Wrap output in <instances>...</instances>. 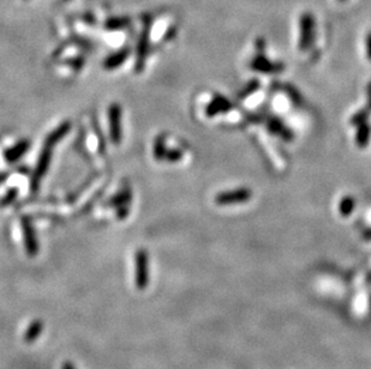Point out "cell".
I'll return each instance as SVG.
<instances>
[{"instance_id":"13","label":"cell","mask_w":371,"mask_h":369,"mask_svg":"<svg viewBox=\"0 0 371 369\" xmlns=\"http://www.w3.org/2000/svg\"><path fill=\"white\" fill-rule=\"evenodd\" d=\"M26 149H28V143L18 144L17 146L12 147L11 150H9L8 152H6V159L9 161H16L23 155V152H24Z\"/></svg>"},{"instance_id":"16","label":"cell","mask_w":371,"mask_h":369,"mask_svg":"<svg viewBox=\"0 0 371 369\" xmlns=\"http://www.w3.org/2000/svg\"><path fill=\"white\" fill-rule=\"evenodd\" d=\"M366 54L371 62V32L366 36Z\"/></svg>"},{"instance_id":"1","label":"cell","mask_w":371,"mask_h":369,"mask_svg":"<svg viewBox=\"0 0 371 369\" xmlns=\"http://www.w3.org/2000/svg\"><path fill=\"white\" fill-rule=\"evenodd\" d=\"M69 130H70V124L69 122L63 124V125H60L58 129H56V131L49 134L47 140L45 142V146H43V149L41 151V155H40L38 162V167H36L34 179H33V187H34V190L38 189L40 180L42 179V176L45 175L46 172H47L49 162H51L52 159L53 147H54V145L59 142V140L64 138L65 134L69 132Z\"/></svg>"},{"instance_id":"3","label":"cell","mask_w":371,"mask_h":369,"mask_svg":"<svg viewBox=\"0 0 371 369\" xmlns=\"http://www.w3.org/2000/svg\"><path fill=\"white\" fill-rule=\"evenodd\" d=\"M148 281V253L146 250H138L136 253V287L139 290L146 289Z\"/></svg>"},{"instance_id":"8","label":"cell","mask_w":371,"mask_h":369,"mask_svg":"<svg viewBox=\"0 0 371 369\" xmlns=\"http://www.w3.org/2000/svg\"><path fill=\"white\" fill-rule=\"evenodd\" d=\"M43 330V323L41 320H34L30 323V325L26 328L24 334H23V340H24L25 343H33L40 337V334L42 333Z\"/></svg>"},{"instance_id":"7","label":"cell","mask_w":371,"mask_h":369,"mask_svg":"<svg viewBox=\"0 0 371 369\" xmlns=\"http://www.w3.org/2000/svg\"><path fill=\"white\" fill-rule=\"evenodd\" d=\"M251 67L252 70H255V71L267 72V73L281 71L282 69V66H279L277 64L269 62L268 59L263 58V56H257V58L253 59V62L251 63Z\"/></svg>"},{"instance_id":"5","label":"cell","mask_w":371,"mask_h":369,"mask_svg":"<svg viewBox=\"0 0 371 369\" xmlns=\"http://www.w3.org/2000/svg\"><path fill=\"white\" fill-rule=\"evenodd\" d=\"M122 109L118 105H112L109 108V131L111 138L116 144L122 138Z\"/></svg>"},{"instance_id":"14","label":"cell","mask_w":371,"mask_h":369,"mask_svg":"<svg viewBox=\"0 0 371 369\" xmlns=\"http://www.w3.org/2000/svg\"><path fill=\"white\" fill-rule=\"evenodd\" d=\"M166 152H167V151H166L165 144H163V140L161 138H159L155 143V147H154V153H155V159L156 160L165 159Z\"/></svg>"},{"instance_id":"15","label":"cell","mask_w":371,"mask_h":369,"mask_svg":"<svg viewBox=\"0 0 371 369\" xmlns=\"http://www.w3.org/2000/svg\"><path fill=\"white\" fill-rule=\"evenodd\" d=\"M165 159L171 161V162H176V161L182 159V152H179V151H177V150L169 151V152H166Z\"/></svg>"},{"instance_id":"6","label":"cell","mask_w":371,"mask_h":369,"mask_svg":"<svg viewBox=\"0 0 371 369\" xmlns=\"http://www.w3.org/2000/svg\"><path fill=\"white\" fill-rule=\"evenodd\" d=\"M22 229H23V236H24V244L26 253L30 257H35L39 253V243L38 239H36L35 231L33 229L32 224L28 220H23L22 222Z\"/></svg>"},{"instance_id":"4","label":"cell","mask_w":371,"mask_h":369,"mask_svg":"<svg viewBox=\"0 0 371 369\" xmlns=\"http://www.w3.org/2000/svg\"><path fill=\"white\" fill-rule=\"evenodd\" d=\"M313 17L310 13H304L300 18V38H299V48L300 50H307L312 43L313 39Z\"/></svg>"},{"instance_id":"9","label":"cell","mask_w":371,"mask_h":369,"mask_svg":"<svg viewBox=\"0 0 371 369\" xmlns=\"http://www.w3.org/2000/svg\"><path fill=\"white\" fill-rule=\"evenodd\" d=\"M230 108H231L230 102H227L225 99H222V97H215L213 102L207 107V115L213 116L218 113L226 112V110H229Z\"/></svg>"},{"instance_id":"17","label":"cell","mask_w":371,"mask_h":369,"mask_svg":"<svg viewBox=\"0 0 371 369\" xmlns=\"http://www.w3.org/2000/svg\"><path fill=\"white\" fill-rule=\"evenodd\" d=\"M62 369H76V367L71 363V362L66 361V362H64V363H63Z\"/></svg>"},{"instance_id":"12","label":"cell","mask_w":371,"mask_h":369,"mask_svg":"<svg viewBox=\"0 0 371 369\" xmlns=\"http://www.w3.org/2000/svg\"><path fill=\"white\" fill-rule=\"evenodd\" d=\"M370 139V127L366 124H360L359 130L357 132V143L360 147H365Z\"/></svg>"},{"instance_id":"2","label":"cell","mask_w":371,"mask_h":369,"mask_svg":"<svg viewBox=\"0 0 371 369\" xmlns=\"http://www.w3.org/2000/svg\"><path fill=\"white\" fill-rule=\"evenodd\" d=\"M252 192L251 190L245 189H237L232 191H227V192H221L215 197V203L220 206H227V205H237V204L246 203L251 199Z\"/></svg>"},{"instance_id":"10","label":"cell","mask_w":371,"mask_h":369,"mask_svg":"<svg viewBox=\"0 0 371 369\" xmlns=\"http://www.w3.org/2000/svg\"><path fill=\"white\" fill-rule=\"evenodd\" d=\"M128 54H129V52L125 49V50H122V52L117 53V54H115V55L109 56V58L106 60L105 66L109 70L115 69V67H118L119 65H122V64L125 62V59H126V56H128Z\"/></svg>"},{"instance_id":"11","label":"cell","mask_w":371,"mask_h":369,"mask_svg":"<svg viewBox=\"0 0 371 369\" xmlns=\"http://www.w3.org/2000/svg\"><path fill=\"white\" fill-rule=\"evenodd\" d=\"M354 206H356V203H354V199L352 197L347 196L344 197L341 201L339 204V211L341 213V216L347 217L352 213V211L354 210Z\"/></svg>"}]
</instances>
